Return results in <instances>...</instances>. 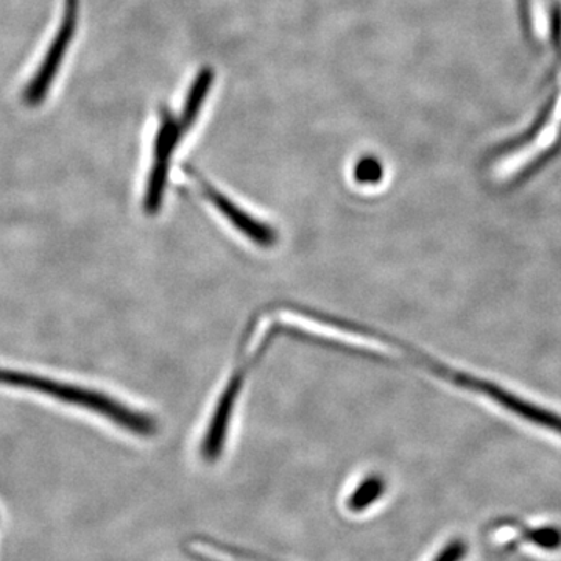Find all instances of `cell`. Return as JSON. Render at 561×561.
Instances as JSON below:
<instances>
[{
  "mask_svg": "<svg viewBox=\"0 0 561 561\" xmlns=\"http://www.w3.org/2000/svg\"><path fill=\"white\" fill-rule=\"evenodd\" d=\"M0 385L31 391V394L50 396L65 405L91 410L131 434L149 436L155 434L156 431V421L152 417L122 405L104 391L94 390L84 385L66 383V381L20 372V370L2 369V366H0Z\"/></svg>",
  "mask_w": 561,
  "mask_h": 561,
  "instance_id": "obj_1",
  "label": "cell"
},
{
  "mask_svg": "<svg viewBox=\"0 0 561 561\" xmlns=\"http://www.w3.org/2000/svg\"><path fill=\"white\" fill-rule=\"evenodd\" d=\"M83 0H58L52 27L47 35L42 52L33 62L27 79L21 84L22 105L39 108L49 101L55 84L60 80L66 61L72 52L82 21Z\"/></svg>",
  "mask_w": 561,
  "mask_h": 561,
  "instance_id": "obj_2",
  "label": "cell"
},
{
  "mask_svg": "<svg viewBox=\"0 0 561 561\" xmlns=\"http://www.w3.org/2000/svg\"><path fill=\"white\" fill-rule=\"evenodd\" d=\"M421 366L426 369L428 372L434 373L440 379H445L447 383L465 388V390L487 396V398L504 407V409L509 410L513 416L523 418V420L529 421V423L535 424V426L545 428L548 429V431L561 435V416L553 413L552 410L545 409V407L535 405V402L519 398V396L512 394V391L502 388L501 385L449 369V366L440 364V362L428 358V355L424 358L423 365Z\"/></svg>",
  "mask_w": 561,
  "mask_h": 561,
  "instance_id": "obj_3",
  "label": "cell"
},
{
  "mask_svg": "<svg viewBox=\"0 0 561 561\" xmlns=\"http://www.w3.org/2000/svg\"><path fill=\"white\" fill-rule=\"evenodd\" d=\"M186 131H189V127L183 117L178 119L171 115V112H163L157 120L152 147V164H150L144 192V209L149 215L157 214L163 207L172 160Z\"/></svg>",
  "mask_w": 561,
  "mask_h": 561,
  "instance_id": "obj_4",
  "label": "cell"
},
{
  "mask_svg": "<svg viewBox=\"0 0 561 561\" xmlns=\"http://www.w3.org/2000/svg\"><path fill=\"white\" fill-rule=\"evenodd\" d=\"M190 174L196 178L198 186L203 190L204 197L208 198L209 203L214 204L215 209L223 215L231 225L234 226L241 234H244L248 241L258 247L269 248L273 247L278 242V233L266 222L253 218L244 208L234 203L233 200L225 194L220 192L218 187L209 185L207 179L198 177L194 168H190Z\"/></svg>",
  "mask_w": 561,
  "mask_h": 561,
  "instance_id": "obj_5",
  "label": "cell"
},
{
  "mask_svg": "<svg viewBox=\"0 0 561 561\" xmlns=\"http://www.w3.org/2000/svg\"><path fill=\"white\" fill-rule=\"evenodd\" d=\"M385 491L384 480L372 476V478L365 479L361 486L355 489L354 493L351 494L350 501H348V507L353 512H362L370 505L374 504Z\"/></svg>",
  "mask_w": 561,
  "mask_h": 561,
  "instance_id": "obj_6",
  "label": "cell"
},
{
  "mask_svg": "<svg viewBox=\"0 0 561 561\" xmlns=\"http://www.w3.org/2000/svg\"><path fill=\"white\" fill-rule=\"evenodd\" d=\"M354 177L362 185H373V183H377L383 178V167L374 160L361 161L358 167H355Z\"/></svg>",
  "mask_w": 561,
  "mask_h": 561,
  "instance_id": "obj_7",
  "label": "cell"
},
{
  "mask_svg": "<svg viewBox=\"0 0 561 561\" xmlns=\"http://www.w3.org/2000/svg\"><path fill=\"white\" fill-rule=\"evenodd\" d=\"M465 553H467V546L464 542L454 541L446 546L434 561H460L464 559Z\"/></svg>",
  "mask_w": 561,
  "mask_h": 561,
  "instance_id": "obj_8",
  "label": "cell"
}]
</instances>
